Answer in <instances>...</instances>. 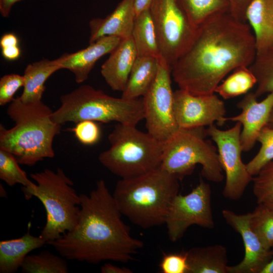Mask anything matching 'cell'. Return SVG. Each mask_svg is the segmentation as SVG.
<instances>
[{"instance_id":"obj_4","label":"cell","mask_w":273,"mask_h":273,"mask_svg":"<svg viewBox=\"0 0 273 273\" xmlns=\"http://www.w3.org/2000/svg\"><path fill=\"white\" fill-rule=\"evenodd\" d=\"M179 180L159 167L121 178L112 195L123 215L134 224L148 229L165 223L170 205L178 194Z\"/></svg>"},{"instance_id":"obj_18","label":"cell","mask_w":273,"mask_h":273,"mask_svg":"<svg viewBox=\"0 0 273 273\" xmlns=\"http://www.w3.org/2000/svg\"><path fill=\"white\" fill-rule=\"evenodd\" d=\"M110 54L101 66V73L112 89L122 92L138 57L131 37L122 39Z\"/></svg>"},{"instance_id":"obj_25","label":"cell","mask_w":273,"mask_h":273,"mask_svg":"<svg viewBox=\"0 0 273 273\" xmlns=\"http://www.w3.org/2000/svg\"><path fill=\"white\" fill-rule=\"evenodd\" d=\"M192 24L198 27L209 18L230 11L228 0H178Z\"/></svg>"},{"instance_id":"obj_38","label":"cell","mask_w":273,"mask_h":273,"mask_svg":"<svg viewBox=\"0 0 273 273\" xmlns=\"http://www.w3.org/2000/svg\"><path fill=\"white\" fill-rule=\"evenodd\" d=\"M2 49V55L7 60H16L20 56V50L18 46L8 47Z\"/></svg>"},{"instance_id":"obj_21","label":"cell","mask_w":273,"mask_h":273,"mask_svg":"<svg viewBox=\"0 0 273 273\" xmlns=\"http://www.w3.org/2000/svg\"><path fill=\"white\" fill-rule=\"evenodd\" d=\"M187 253L189 273H228L227 250L222 245L193 247Z\"/></svg>"},{"instance_id":"obj_37","label":"cell","mask_w":273,"mask_h":273,"mask_svg":"<svg viewBox=\"0 0 273 273\" xmlns=\"http://www.w3.org/2000/svg\"><path fill=\"white\" fill-rule=\"evenodd\" d=\"M101 272L102 273H132V271L125 267H120L107 263L102 266Z\"/></svg>"},{"instance_id":"obj_43","label":"cell","mask_w":273,"mask_h":273,"mask_svg":"<svg viewBox=\"0 0 273 273\" xmlns=\"http://www.w3.org/2000/svg\"><path fill=\"white\" fill-rule=\"evenodd\" d=\"M266 126L273 128V108L271 110L267 124Z\"/></svg>"},{"instance_id":"obj_41","label":"cell","mask_w":273,"mask_h":273,"mask_svg":"<svg viewBox=\"0 0 273 273\" xmlns=\"http://www.w3.org/2000/svg\"><path fill=\"white\" fill-rule=\"evenodd\" d=\"M152 0H134V6L135 16L142 12L149 9Z\"/></svg>"},{"instance_id":"obj_30","label":"cell","mask_w":273,"mask_h":273,"mask_svg":"<svg viewBox=\"0 0 273 273\" xmlns=\"http://www.w3.org/2000/svg\"><path fill=\"white\" fill-rule=\"evenodd\" d=\"M19 164L12 154L0 149V178L10 187L17 184L25 188L34 187L35 183L29 179Z\"/></svg>"},{"instance_id":"obj_19","label":"cell","mask_w":273,"mask_h":273,"mask_svg":"<svg viewBox=\"0 0 273 273\" xmlns=\"http://www.w3.org/2000/svg\"><path fill=\"white\" fill-rule=\"evenodd\" d=\"M245 18L253 33L256 55L273 48V0H252Z\"/></svg>"},{"instance_id":"obj_33","label":"cell","mask_w":273,"mask_h":273,"mask_svg":"<svg viewBox=\"0 0 273 273\" xmlns=\"http://www.w3.org/2000/svg\"><path fill=\"white\" fill-rule=\"evenodd\" d=\"M72 131L78 141L84 145H94L101 137L99 126L92 120H83L76 123Z\"/></svg>"},{"instance_id":"obj_27","label":"cell","mask_w":273,"mask_h":273,"mask_svg":"<svg viewBox=\"0 0 273 273\" xmlns=\"http://www.w3.org/2000/svg\"><path fill=\"white\" fill-rule=\"evenodd\" d=\"M66 259L48 250L36 254L28 255L21 267L25 273H67L68 266Z\"/></svg>"},{"instance_id":"obj_40","label":"cell","mask_w":273,"mask_h":273,"mask_svg":"<svg viewBox=\"0 0 273 273\" xmlns=\"http://www.w3.org/2000/svg\"><path fill=\"white\" fill-rule=\"evenodd\" d=\"M21 0H0V13L4 17H8L13 6Z\"/></svg>"},{"instance_id":"obj_42","label":"cell","mask_w":273,"mask_h":273,"mask_svg":"<svg viewBox=\"0 0 273 273\" xmlns=\"http://www.w3.org/2000/svg\"><path fill=\"white\" fill-rule=\"evenodd\" d=\"M261 273H273V256L270 261L262 270Z\"/></svg>"},{"instance_id":"obj_15","label":"cell","mask_w":273,"mask_h":273,"mask_svg":"<svg viewBox=\"0 0 273 273\" xmlns=\"http://www.w3.org/2000/svg\"><path fill=\"white\" fill-rule=\"evenodd\" d=\"M254 93H247L237 104L241 113L228 118V120L239 122L242 124L241 143L242 151L248 152L255 146L258 135L268 122L273 108V93L260 102Z\"/></svg>"},{"instance_id":"obj_5","label":"cell","mask_w":273,"mask_h":273,"mask_svg":"<svg viewBox=\"0 0 273 273\" xmlns=\"http://www.w3.org/2000/svg\"><path fill=\"white\" fill-rule=\"evenodd\" d=\"M60 102L52 114L53 120L60 125L92 120L136 126L144 119L143 98H115L89 85H81L61 96Z\"/></svg>"},{"instance_id":"obj_13","label":"cell","mask_w":273,"mask_h":273,"mask_svg":"<svg viewBox=\"0 0 273 273\" xmlns=\"http://www.w3.org/2000/svg\"><path fill=\"white\" fill-rule=\"evenodd\" d=\"M173 110L179 128L209 126L214 122L222 126L228 121L224 103L214 93L196 96L177 89L173 92Z\"/></svg>"},{"instance_id":"obj_22","label":"cell","mask_w":273,"mask_h":273,"mask_svg":"<svg viewBox=\"0 0 273 273\" xmlns=\"http://www.w3.org/2000/svg\"><path fill=\"white\" fill-rule=\"evenodd\" d=\"M61 69L57 59H44L28 65L23 75V91L19 97L20 99L24 103L41 101L46 81L52 74Z\"/></svg>"},{"instance_id":"obj_1","label":"cell","mask_w":273,"mask_h":273,"mask_svg":"<svg viewBox=\"0 0 273 273\" xmlns=\"http://www.w3.org/2000/svg\"><path fill=\"white\" fill-rule=\"evenodd\" d=\"M256 55L252 30L230 11L214 15L197 28L192 43L171 67L179 88L196 96L214 93L230 72L249 67Z\"/></svg>"},{"instance_id":"obj_14","label":"cell","mask_w":273,"mask_h":273,"mask_svg":"<svg viewBox=\"0 0 273 273\" xmlns=\"http://www.w3.org/2000/svg\"><path fill=\"white\" fill-rule=\"evenodd\" d=\"M222 216L226 223L239 233L243 240L245 254L243 260L234 266H229L228 273H261L273 256V250L266 249L250 224V212L239 214L224 209Z\"/></svg>"},{"instance_id":"obj_24","label":"cell","mask_w":273,"mask_h":273,"mask_svg":"<svg viewBox=\"0 0 273 273\" xmlns=\"http://www.w3.org/2000/svg\"><path fill=\"white\" fill-rule=\"evenodd\" d=\"M131 37L138 57H161L149 9L135 16Z\"/></svg>"},{"instance_id":"obj_29","label":"cell","mask_w":273,"mask_h":273,"mask_svg":"<svg viewBox=\"0 0 273 273\" xmlns=\"http://www.w3.org/2000/svg\"><path fill=\"white\" fill-rule=\"evenodd\" d=\"M250 212V224L263 246L273 248V211L264 203L258 204Z\"/></svg>"},{"instance_id":"obj_12","label":"cell","mask_w":273,"mask_h":273,"mask_svg":"<svg viewBox=\"0 0 273 273\" xmlns=\"http://www.w3.org/2000/svg\"><path fill=\"white\" fill-rule=\"evenodd\" d=\"M165 223L169 239L173 242L182 238L188 228L192 225L213 228L209 185L201 179L188 194L176 195L170 205Z\"/></svg>"},{"instance_id":"obj_26","label":"cell","mask_w":273,"mask_h":273,"mask_svg":"<svg viewBox=\"0 0 273 273\" xmlns=\"http://www.w3.org/2000/svg\"><path fill=\"white\" fill-rule=\"evenodd\" d=\"M257 83V79L249 67L242 66L235 69L216 87V92L224 99L246 94Z\"/></svg>"},{"instance_id":"obj_8","label":"cell","mask_w":273,"mask_h":273,"mask_svg":"<svg viewBox=\"0 0 273 273\" xmlns=\"http://www.w3.org/2000/svg\"><path fill=\"white\" fill-rule=\"evenodd\" d=\"M204 127L179 128L164 143L160 168L179 180L191 174L196 165L202 166L207 180L220 183L224 179L217 150L209 140Z\"/></svg>"},{"instance_id":"obj_32","label":"cell","mask_w":273,"mask_h":273,"mask_svg":"<svg viewBox=\"0 0 273 273\" xmlns=\"http://www.w3.org/2000/svg\"><path fill=\"white\" fill-rule=\"evenodd\" d=\"M252 181L253 192L258 204L273 199V160L260 169Z\"/></svg>"},{"instance_id":"obj_23","label":"cell","mask_w":273,"mask_h":273,"mask_svg":"<svg viewBox=\"0 0 273 273\" xmlns=\"http://www.w3.org/2000/svg\"><path fill=\"white\" fill-rule=\"evenodd\" d=\"M158 60L154 57H138L131 69L121 97L134 99L144 96L154 80Z\"/></svg>"},{"instance_id":"obj_10","label":"cell","mask_w":273,"mask_h":273,"mask_svg":"<svg viewBox=\"0 0 273 273\" xmlns=\"http://www.w3.org/2000/svg\"><path fill=\"white\" fill-rule=\"evenodd\" d=\"M156 76L143 97L144 119L147 132L164 143L178 131L173 110L171 69L161 57Z\"/></svg>"},{"instance_id":"obj_11","label":"cell","mask_w":273,"mask_h":273,"mask_svg":"<svg viewBox=\"0 0 273 273\" xmlns=\"http://www.w3.org/2000/svg\"><path fill=\"white\" fill-rule=\"evenodd\" d=\"M241 130L239 122L227 130H221L214 124L206 129L207 136L217 146L219 162L225 174L223 195L232 200H238L242 196L253 178L241 159Z\"/></svg>"},{"instance_id":"obj_9","label":"cell","mask_w":273,"mask_h":273,"mask_svg":"<svg viewBox=\"0 0 273 273\" xmlns=\"http://www.w3.org/2000/svg\"><path fill=\"white\" fill-rule=\"evenodd\" d=\"M149 9L161 56L171 69L192 43L198 27L178 0H152Z\"/></svg>"},{"instance_id":"obj_6","label":"cell","mask_w":273,"mask_h":273,"mask_svg":"<svg viewBox=\"0 0 273 273\" xmlns=\"http://www.w3.org/2000/svg\"><path fill=\"white\" fill-rule=\"evenodd\" d=\"M35 185L22 188L25 198L39 199L46 211V222L40 236L48 244L76 225L80 211V196L73 187L72 180L58 167L32 173Z\"/></svg>"},{"instance_id":"obj_31","label":"cell","mask_w":273,"mask_h":273,"mask_svg":"<svg viewBox=\"0 0 273 273\" xmlns=\"http://www.w3.org/2000/svg\"><path fill=\"white\" fill-rule=\"evenodd\" d=\"M257 141L260 143V148L257 154L246 164L248 171L253 176L273 160V128L264 126L259 132Z\"/></svg>"},{"instance_id":"obj_17","label":"cell","mask_w":273,"mask_h":273,"mask_svg":"<svg viewBox=\"0 0 273 273\" xmlns=\"http://www.w3.org/2000/svg\"><path fill=\"white\" fill-rule=\"evenodd\" d=\"M135 16L134 0H121L107 17L89 22V43L104 36L131 37Z\"/></svg>"},{"instance_id":"obj_45","label":"cell","mask_w":273,"mask_h":273,"mask_svg":"<svg viewBox=\"0 0 273 273\" xmlns=\"http://www.w3.org/2000/svg\"><path fill=\"white\" fill-rule=\"evenodd\" d=\"M1 196L3 197H6V195H7V193H6V191H5V189L4 188V187H3V186H2V185H1Z\"/></svg>"},{"instance_id":"obj_28","label":"cell","mask_w":273,"mask_h":273,"mask_svg":"<svg viewBox=\"0 0 273 273\" xmlns=\"http://www.w3.org/2000/svg\"><path fill=\"white\" fill-rule=\"evenodd\" d=\"M249 68L257 79L256 96L273 93V48L256 55Z\"/></svg>"},{"instance_id":"obj_34","label":"cell","mask_w":273,"mask_h":273,"mask_svg":"<svg viewBox=\"0 0 273 273\" xmlns=\"http://www.w3.org/2000/svg\"><path fill=\"white\" fill-rule=\"evenodd\" d=\"M159 267L162 273H189L187 252L164 253Z\"/></svg>"},{"instance_id":"obj_2","label":"cell","mask_w":273,"mask_h":273,"mask_svg":"<svg viewBox=\"0 0 273 273\" xmlns=\"http://www.w3.org/2000/svg\"><path fill=\"white\" fill-rule=\"evenodd\" d=\"M80 196V211L75 227L48 244L67 260L92 264L132 260L144 243L131 236L105 181L98 180L88 194Z\"/></svg>"},{"instance_id":"obj_3","label":"cell","mask_w":273,"mask_h":273,"mask_svg":"<svg viewBox=\"0 0 273 273\" xmlns=\"http://www.w3.org/2000/svg\"><path fill=\"white\" fill-rule=\"evenodd\" d=\"M53 112L42 101L24 103L19 97L14 99L7 113L15 125L7 129L1 124L0 149L27 166L54 157L53 141L61 125L53 120Z\"/></svg>"},{"instance_id":"obj_16","label":"cell","mask_w":273,"mask_h":273,"mask_svg":"<svg viewBox=\"0 0 273 273\" xmlns=\"http://www.w3.org/2000/svg\"><path fill=\"white\" fill-rule=\"evenodd\" d=\"M122 39L104 36L89 43L87 48L71 54H65L57 59L62 69L72 72L77 83L85 81L96 62L102 56L110 54Z\"/></svg>"},{"instance_id":"obj_20","label":"cell","mask_w":273,"mask_h":273,"mask_svg":"<svg viewBox=\"0 0 273 273\" xmlns=\"http://www.w3.org/2000/svg\"><path fill=\"white\" fill-rule=\"evenodd\" d=\"M29 229L20 238L0 242L1 273L15 272L30 252L47 244L40 236L31 235Z\"/></svg>"},{"instance_id":"obj_39","label":"cell","mask_w":273,"mask_h":273,"mask_svg":"<svg viewBox=\"0 0 273 273\" xmlns=\"http://www.w3.org/2000/svg\"><path fill=\"white\" fill-rule=\"evenodd\" d=\"M18 39L17 36L13 33H7L4 35L0 40V46L2 48L8 47L18 46Z\"/></svg>"},{"instance_id":"obj_35","label":"cell","mask_w":273,"mask_h":273,"mask_svg":"<svg viewBox=\"0 0 273 273\" xmlns=\"http://www.w3.org/2000/svg\"><path fill=\"white\" fill-rule=\"evenodd\" d=\"M24 82L23 75L10 74L3 76L0 79V105L11 103L16 92L23 86Z\"/></svg>"},{"instance_id":"obj_36","label":"cell","mask_w":273,"mask_h":273,"mask_svg":"<svg viewBox=\"0 0 273 273\" xmlns=\"http://www.w3.org/2000/svg\"><path fill=\"white\" fill-rule=\"evenodd\" d=\"M230 4V12L236 19L246 22V11L252 0H228Z\"/></svg>"},{"instance_id":"obj_7","label":"cell","mask_w":273,"mask_h":273,"mask_svg":"<svg viewBox=\"0 0 273 273\" xmlns=\"http://www.w3.org/2000/svg\"><path fill=\"white\" fill-rule=\"evenodd\" d=\"M108 138L110 147L100 154L99 160L113 174L129 178L160 167L164 143L136 126L118 123Z\"/></svg>"},{"instance_id":"obj_44","label":"cell","mask_w":273,"mask_h":273,"mask_svg":"<svg viewBox=\"0 0 273 273\" xmlns=\"http://www.w3.org/2000/svg\"><path fill=\"white\" fill-rule=\"evenodd\" d=\"M271 210L273 211V199L264 203Z\"/></svg>"}]
</instances>
